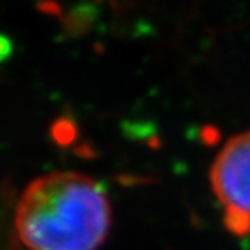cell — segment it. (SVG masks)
Masks as SVG:
<instances>
[{
    "instance_id": "obj_1",
    "label": "cell",
    "mask_w": 250,
    "mask_h": 250,
    "mask_svg": "<svg viewBox=\"0 0 250 250\" xmlns=\"http://www.w3.org/2000/svg\"><path fill=\"white\" fill-rule=\"evenodd\" d=\"M12 228L23 250H98L111 228L108 193L87 174L49 172L16 196Z\"/></svg>"
},
{
    "instance_id": "obj_2",
    "label": "cell",
    "mask_w": 250,
    "mask_h": 250,
    "mask_svg": "<svg viewBox=\"0 0 250 250\" xmlns=\"http://www.w3.org/2000/svg\"><path fill=\"white\" fill-rule=\"evenodd\" d=\"M223 224L238 238L250 236V130L229 137L208 172Z\"/></svg>"
},
{
    "instance_id": "obj_3",
    "label": "cell",
    "mask_w": 250,
    "mask_h": 250,
    "mask_svg": "<svg viewBox=\"0 0 250 250\" xmlns=\"http://www.w3.org/2000/svg\"><path fill=\"white\" fill-rule=\"evenodd\" d=\"M16 196L12 191L0 183V250H23L14 236L12 228V208Z\"/></svg>"
},
{
    "instance_id": "obj_4",
    "label": "cell",
    "mask_w": 250,
    "mask_h": 250,
    "mask_svg": "<svg viewBox=\"0 0 250 250\" xmlns=\"http://www.w3.org/2000/svg\"><path fill=\"white\" fill-rule=\"evenodd\" d=\"M11 49H12L11 42H9V40H5L4 37L0 35V62L4 61V59L11 54Z\"/></svg>"
}]
</instances>
